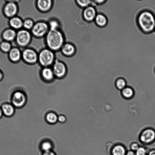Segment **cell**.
<instances>
[{
    "instance_id": "1",
    "label": "cell",
    "mask_w": 155,
    "mask_h": 155,
    "mask_svg": "<svg viewBox=\"0 0 155 155\" xmlns=\"http://www.w3.org/2000/svg\"><path fill=\"white\" fill-rule=\"evenodd\" d=\"M137 21L140 29L145 33L151 32L155 28V17L148 11L140 12L137 17Z\"/></svg>"
},
{
    "instance_id": "2",
    "label": "cell",
    "mask_w": 155,
    "mask_h": 155,
    "mask_svg": "<svg viewBox=\"0 0 155 155\" xmlns=\"http://www.w3.org/2000/svg\"><path fill=\"white\" fill-rule=\"evenodd\" d=\"M46 41L49 49L56 51L61 48L64 44L62 34L58 29L50 30L47 34Z\"/></svg>"
},
{
    "instance_id": "3",
    "label": "cell",
    "mask_w": 155,
    "mask_h": 155,
    "mask_svg": "<svg viewBox=\"0 0 155 155\" xmlns=\"http://www.w3.org/2000/svg\"><path fill=\"white\" fill-rule=\"evenodd\" d=\"M54 54L51 50L48 49L42 50L38 55V60L42 66L48 67L51 65L54 61Z\"/></svg>"
},
{
    "instance_id": "4",
    "label": "cell",
    "mask_w": 155,
    "mask_h": 155,
    "mask_svg": "<svg viewBox=\"0 0 155 155\" xmlns=\"http://www.w3.org/2000/svg\"><path fill=\"white\" fill-rule=\"evenodd\" d=\"M27 97L23 91H17L12 94L11 98V104L15 107L20 108L26 104Z\"/></svg>"
},
{
    "instance_id": "5",
    "label": "cell",
    "mask_w": 155,
    "mask_h": 155,
    "mask_svg": "<svg viewBox=\"0 0 155 155\" xmlns=\"http://www.w3.org/2000/svg\"><path fill=\"white\" fill-rule=\"evenodd\" d=\"M48 25L43 21L38 22L34 25L32 28V32L37 37H41L48 33Z\"/></svg>"
},
{
    "instance_id": "6",
    "label": "cell",
    "mask_w": 155,
    "mask_h": 155,
    "mask_svg": "<svg viewBox=\"0 0 155 155\" xmlns=\"http://www.w3.org/2000/svg\"><path fill=\"white\" fill-rule=\"evenodd\" d=\"M31 35L29 32L25 30L19 31L16 35V40L17 44L21 46L27 45L30 41Z\"/></svg>"
},
{
    "instance_id": "7",
    "label": "cell",
    "mask_w": 155,
    "mask_h": 155,
    "mask_svg": "<svg viewBox=\"0 0 155 155\" xmlns=\"http://www.w3.org/2000/svg\"><path fill=\"white\" fill-rule=\"evenodd\" d=\"M52 70L54 76L59 78L64 77L67 72L65 65L64 63L60 61H56L54 63Z\"/></svg>"
},
{
    "instance_id": "8",
    "label": "cell",
    "mask_w": 155,
    "mask_h": 155,
    "mask_svg": "<svg viewBox=\"0 0 155 155\" xmlns=\"http://www.w3.org/2000/svg\"><path fill=\"white\" fill-rule=\"evenodd\" d=\"M22 57L26 63L30 64L35 63L38 58V56L36 52L34 50L29 48L23 51Z\"/></svg>"
},
{
    "instance_id": "9",
    "label": "cell",
    "mask_w": 155,
    "mask_h": 155,
    "mask_svg": "<svg viewBox=\"0 0 155 155\" xmlns=\"http://www.w3.org/2000/svg\"><path fill=\"white\" fill-rule=\"evenodd\" d=\"M140 139L144 143H151L155 139V131L151 128L145 129L141 134Z\"/></svg>"
},
{
    "instance_id": "10",
    "label": "cell",
    "mask_w": 155,
    "mask_h": 155,
    "mask_svg": "<svg viewBox=\"0 0 155 155\" xmlns=\"http://www.w3.org/2000/svg\"><path fill=\"white\" fill-rule=\"evenodd\" d=\"M96 11L95 8L92 6L86 8L83 12L84 18L88 21H91L94 19L96 16Z\"/></svg>"
},
{
    "instance_id": "11",
    "label": "cell",
    "mask_w": 155,
    "mask_h": 155,
    "mask_svg": "<svg viewBox=\"0 0 155 155\" xmlns=\"http://www.w3.org/2000/svg\"><path fill=\"white\" fill-rule=\"evenodd\" d=\"M17 7L16 5L12 2H9L5 5L4 12L5 15L8 17L12 16L17 12Z\"/></svg>"
},
{
    "instance_id": "12",
    "label": "cell",
    "mask_w": 155,
    "mask_h": 155,
    "mask_svg": "<svg viewBox=\"0 0 155 155\" xmlns=\"http://www.w3.org/2000/svg\"><path fill=\"white\" fill-rule=\"evenodd\" d=\"M41 75L42 78L47 82L51 81L54 76L52 69L48 67H45L42 70Z\"/></svg>"
},
{
    "instance_id": "13",
    "label": "cell",
    "mask_w": 155,
    "mask_h": 155,
    "mask_svg": "<svg viewBox=\"0 0 155 155\" xmlns=\"http://www.w3.org/2000/svg\"><path fill=\"white\" fill-rule=\"evenodd\" d=\"M1 108L3 115L8 117L12 116L15 112V107L11 104H4L2 105Z\"/></svg>"
},
{
    "instance_id": "14",
    "label": "cell",
    "mask_w": 155,
    "mask_h": 155,
    "mask_svg": "<svg viewBox=\"0 0 155 155\" xmlns=\"http://www.w3.org/2000/svg\"><path fill=\"white\" fill-rule=\"evenodd\" d=\"M38 9L43 12L48 10L51 7L52 2L51 0H38L37 2Z\"/></svg>"
},
{
    "instance_id": "15",
    "label": "cell",
    "mask_w": 155,
    "mask_h": 155,
    "mask_svg": "<svg viewBox=\"0 0 155 155\" xmlns=\"http://www.w3.org/2000/svg\"><path fill=\"white\" fill-rule=\"evenodd\" d=\"M61 49L62 53L67 56L72 55L75 51L74 47L73 45L70 43L64 44Z\"/></svg>"
},
{
    "instance_id": "16",
    "label": "cell",
    "mask_w": 155,
    "mask_h": 155,
    "mask_svg": "<svg viewBox=\"0 0 155 155\" xmlns=\"http://www.w3.org/2000/svg\"><path fill=\"white\" fill-rule=\"evenodd\" d=\"M9 56L11 61L14 62H17L20 58V51L17 48H13L10 51Z\"/></svg>"
},
{
    "instance_id": "17",
    "label": "cell",
    "mask_w": 155,
    "mask_h": 155,
    "mask_svg": "<svg viewBox=\"0 0 155 155\" xmlns=\"http://www.w3.org/2000/svg\"><path fill=\"white\" fill-rule=\"evenodd\" d=\"M94 20L96 24L100 27L105 26L107 23V17L104 15L101 14L97 15Z\"/></svg>"
},
{
    "instance_id": "18",
    "label": "cell",
    "mask_w": 155,
    "mask_h": 155,
    "mask_svg": "<svg viewBox=\"0 0 155 155\" xmlns=\"http://www.w3.org/2000/svg\"><path fill=\"white\" fill-rule=\"evenodd\" d=\"M16 32L13 29H8L3 32L2 36L5 40L8 41L12 40L16 36Z\"/></svg>"
},
{
    "instance_id": "19",
    "label": "cell",
    "mask_w": 155,
    "mask_h": 155,
    "mask_svg": "<svg viewBox=\"0 0 155 155\" xmlns=\"http://www.w3.org/2000/svg\"><path fill=\"white\" fill-rule=\"evenodd\" d=\"M10 25L15 29H19L23 25V22L18 17H15L12 18L9 21Z\"/></svg>"
},
{
    "instance_id": "20",
    "label": "cell",
    "mask_w": 155,
    "mask_h": 155,
    "mask_svg": "<svg viewBox=\"0 0 155 155\" xmlns=\"http://www.w3.org/2000/svg\"><path fill=\"white\" fill-rule=\"evenodd\" d=\"M112 155H125V149L122 145L117 144L113 147L112 150Z\"/></svg>"
},
{
    "instance_id": "21",
    "label": "cell",
    "mask_w": 155,
    "mask_h": 155,
    "mask_svg": "<svg viewBox=\"0 0 155 155\" xmlns=\"http://www.w3.org/2000/svg\"><path fill=\"white\" fill-rule=\"evenodd\" d=\"M46 119L47 122L49 124H55L58 120V116L54 112H50L47 114Z\"/></svg>"
},
{
    "instance_id": "22",
    "label": "cell",
    "mask_w": 155,
    "mask_h": 155,
    "mask_svg": "<svg viewBox=\"0 0 155 155\" xmlns=\"http://www.w3.org/2000/svg\"><path fill=\"white\" fill-rule=\"evenodd\" d=\"M122 94L124 97L129 98L133 96L134 92L131 88L127 87H125L122 90Z\"/></svg>"
},
{
    "instance_id": "23",
    "label": "cell",
    "mask_w": 155,
    "mask_h": 155,
    "mask_svg": "<svg viewBox=\"0 0 155 155\" xmlns=\"http://www.w3.org/2000/svg\"><path fill=\"white\" fill-rule=\"evenodd\" d=\"M0 47L3 51L7 52L11 50V45L9 42L4 41L0 44Z\"/></svg>"
},
{
    "instance_id": "24",
    "label": "cell",
    "mask_w": 155,
    "mask_h": 155,
    "mask_svg": "<svg viewBox=\"0 0 155 155\" xmlns=\"http://www.w3.org/2000/svg\"><path fill=\"white\" fill-rule=\"evenodd\" d=\"M116 84L119 89L122 90L126 87V82L124 79L119 78L116 81Z\"/></svg>"
},
{
    "instance_id": "25",
    "label": "cell",
    "mask_w": 155,
    "mask_h": 155,
    "mask_svg": "<svg viewBox=\"0 0 155 155\" xmlns=\"http://www.w3.org/2000/svg\"><path fill=\"white\" fill-rule=\"evenodd\" d=\"M41 148L44 151L51 150L52 147L51 143L49 141H45L41 144Z\"/></svg>"
},
{
    "instance_id": "26",
    "label": "cell",
    "mask_w": 155,
    "mask_h": 155,
    "mask_svg": "<svg viewBox=\"0 0 155 155\" xmlns=\"http://www.w3.org/2000/svg\"><path fill=\"white\" fill-rule=\"evenodd\" d=\"M23 25L27 29H32L34 24L33 21L31 19H28L25 20L23 22Z\"/></svg>"
},
{
    "instance_id": "27",
    "label": "cell",
    "mask_w": 155,
    "mask_h": 155,
    "mask_svg": "<svg viewBox=\"0 0 155 155\" xmlns=\"http://www.w3.org/2000/svg\"><path fill=\"white\" fill-rule=\"evenodd\" d=\"M91 1L89 0H77V2L79 5L82 7L86 8L91 3Z\"/></svg>"
},
{
    "instance_id": "28",
    "label": "cell",
    "mask_w": 155,
    "mask_h": 155,
    "mask_svg": "<svg viewBox=\"0 0 155 155\" xmlns=\"http://www.w3.org/2000/svg\"><path fill=\"white\" fill-rule=\"evenodd\" d=\"M58 23L55 20H51L49 22V26L50 28V30H56L58 27Z\"/></svg>"
},
{
    "instance_id": "29",
    "label": "cell",
    "mask_w": 155,
    "mask_h": 155,
    "mask_svg": "<svg viewBox=\"0 0 155 155\" xmlns=\"http://www.w3.org/2000/svg\"><path fill=\"white\" fill-rule=\"evenodd\" d=\"M136 155H146V150L143 147H140L136 151Z\"/></svg>"
},
{
    "instance_id": "30",
    "label": "cell",
    "mask_w": 155,
    "mask_h": 155,
    "mask_svg": "<svg viewBox=\"0 0 155 155\" xmlns=\"http://www.w3.org/2000/svg\"><path fill=\"white\" fill-rule=\"evenodd\" d=\"M139 147V144L136 142L133 143L130 145V148L133 151H137Z\"/></svg>"
},
{
    "instance_id": "31",
    "label": "cell",
    "mask_w": 155,
    "mask_h": 155,
    "mask_svg": "<svg viewBox=\"0 0 155 155\" xmlns=\"http://www.w3.org/2000/svg\"><path fill=\"white\" fill-rule=\"evenodd\" d=\"M66 120V117L63 115H60L58 116V120L61 123H63Z\"/></svg>"
},
{
    "instance_id": "32",
    "label": "cell",
    "mask_w": 155,
    "mask_h": 155,
    "mask_svg": "<svg viewBox=\"0 0 155 155\" xmlns=\"http://www.w3.org/2000/svg\"><path fill=\"white\" fill-rule=\"evenodd\" d=\"M42 155H56L51 150L44 151Z\"/></svg>"
},
{
    "instance_id": "33",
    "label": "cell",
    "mask_w": 155,
    "mask_h": 155,
    "mask_svg": "<svg viewBox=\"0 0 155 155\" xmlns=\"http://www.w3.org/2000/svg\"><path fill=\"white\" fill-rule=\"evenodd\" d=\"M125 155H136V154L133 151L131 150L127 151Z\"/></svg>"
},
{
    "instance_id": "34",
    "label": "cell",
    "mask_w": 155,
    "mask_h": 155,
    "mask_svg": "<svg viewBox=\"0 0 155 155\" xmlns=\"http://www.w3.org/2000/svg\"><path fill=\"white\" fill-rule=\"evenodd\" d=\"M149 155H155V150H151L149 153Z\"/></svg>"
},
{
    "instance_id": "35",
    "label": "cell",
    "mask_w": 155,
    "mask_h": 155,
    "mask_svg": "<svg viewBox=\"0 0 155 155\" xmlns=\"http://www.w3.org/2000/svg\"><path fill=\"white\" fill-rule=\"evenodd\" d=\"M96 3H98L99 4H101L103 3V2H104L105 1V0H96L94 1Z\"/></svg>"
},
{
    "instance_id": "36",
    "label": "cell",
    "mask_w": 155,
    "mask_h": 155,
    "mask_svg": "<svg viewBox=\"0 0 155 155\" xmlns=\"http://www.w3.org/2000/svg\"><path fill=\"white\" fill-rule=\"evenodd\" d=\"M3 77V74L2 71L0 70V81L1 80Z\"/></svg>"
},
{
    "instance_id": "37",
    "label": "cell",
    "mask_w": 155,
    "mask_h": 155,
    "mask_svg": "<svg viewBox=\"0 0 155 155\" xmlns=\"http://www.w3.org/2000/svg\"><path fill=\"white\" fill-rule=\"evenodd\" d=\"M3 114L1 108H0V118L3 116Z\"/></svg>"
}]
</instances>
